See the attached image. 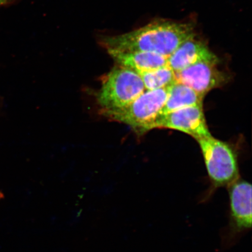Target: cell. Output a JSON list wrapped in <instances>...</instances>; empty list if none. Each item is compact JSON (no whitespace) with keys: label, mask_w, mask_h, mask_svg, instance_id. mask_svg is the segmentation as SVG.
<instances>
[{"label":"cell","mask_w":252,"mask_h":252,"mask_svg":"<svg viewBox=\"0 0 252 252\" xmlns=\"http://www.w3.org/2000/svg\"><path fill=\"white\" fill-rule=\"evenodd\" d=\"M12 1H13V0H0V7L2 5L7 4Z\"/></svg>","instance_id":"obj_12"},{"label":"cell","mask_w":252,"mask_h":252,"mask_svg":"<svg viewBox=\"0 0 252 252\" xmlns=\"http://www.w3.org/2000/svg\"><path fill=\"white\" fill-rule=\"evenodd\" d=\"M167 96L168 88L146 90L126 108L103 115L130 126L135 133L142 135L154 129Z\"/></svg>","instance_id":"obj_4"},{"label":"cell","mask_w":252,"mask_h":252,"mask_svg":"<svg viewBox=\"0 0 252 252\" xmlns=\"http://www.w3.org/2000/svg\"><path fill=\"white\" fill-rule=\"evenodd\" d=\"M193 37L191 24L160 21L121 35L103 36L100 42L108 50L150 52L168 59L183 43Z\"/></svg>","instance_id":"obj_1"},{"label":"cell","mask_w":252,"mask_h":252,"mask_svg":"<svg viewBox=\"0 0 252 252\" xmlns=\"http://www.w3.org/2000/svg\"><path fill=\"white\" fill-rule=\"evenodd\" d=\"M204 97L191 88L176 81L168 87V96L160 115L187 107L203 105Z\"/></svg>","instance_id":"obj_10"},{"label":"cell","mask_w":252,"mask_h":252,"mask_svg":"<svg viewBox=\"0 0 252 252\" xmlns=\"http://www.w3.org/2000/svg\"><path fill=\"white\" fill-rule=\"evenodd\" d=\"M169 128L183 132L198 140L212 135L208 128L203 105L187 107L159 115L154 128Z\"/></svg>","instance_id":"obj_6"},{"label":"cell","mask_w":252,"mask_h":252,"mask_svg":"<svg viewBox=\"0 0 252 252\" xmlns=\"http://www.w3.org/2000/svg\"><path fill=\"white\" fill-rule=\"evenodd\" d=\"M168 65L175 72L198 62L219 63L217 57L204 43L191 38L185 41L167 59Z\"/></svg>","instance_id":"obj_8"},{"label":"cell","mask_w":252,"mask_h":252,"mask_svg":"<svg viewBox=\"0 0 252 252\" xmlns=\"http://www.w3.org/2000/svg\"><path fill=\"white\" fill-rule=\"evenodd\" d=\"M138 74L147 91L168 88L176 82L175 72L168 65Z\"/></svg>","instance_id":"obj_11"},{"label":"cell","mask_w":252,"mask_h":252,"mask_svg":"<svg viewBox=\"0 0 252 252\" xmlns=\"http://www.w3.org/2000/svg\"><path fill=\"white\" fill-rule=\"evenodd\" d=\"M4 194L1 193V192H0V199H1V198H4Z\"/></svg>","instance_id":"obj_13"},{"label":"cell","mask_w":252,"mask_h":252,"mask_svg":"<svg viewBox=\"0 0 252 252\" xmlns=\"http://www.w3.org/2000/svg\"><path fill=\"white\" fill-rule=\"evenodd\" d=\"M145 91L137 72L118 65L107 75L96 99L104 115L126 108Z\"/></svg>","instance_id":"obj_3"},{"label":"cell","mask_w":252,"mask_h":252,"mask_svg":"<svg viewBox=\"0 0 252 252\" xmlns=\"http://www.w3.org/2000/svg\"><path fill=\"white\" fill-rule=\"evenodd\" d=\"M202 153L212 188L201 197L200 203L209 202L214 191L221 187H228L239 179L237 158L228 144L212 135L197 140Z\"/></svg>","instance_id":"obj_2"},{"label":"cell","mask_w":252,"mask_h":252,"mask_svg":"<svg viewBox=\"0 0 252 252\" xmlns=\"http://www.w3.org/2000/svg\"><path fill=\"white\" fill-rule=\"evenodd\" d=\"M228 222L220 231L222 248L234 246L252 228V185L238 180L228 187Z\"/></svg>","instance_id":"obj_5"},{"label":"cell","mask_w":252,"mask_h":252,"mask_svg":"<svg viewBox=\"0 0 252 252\" xmlns=\"http://www.w3.org/2000/svg\"><path fill=\"white\" fill-rule=\"evenodd\" d=\"M119 65L130 69L138 74L155 70L168 65L167 58L156 53L146 52H124L108 50Z\"/></svg>","instance_id":"obj_9"},{"label":"cell","mask_w":252,"mask_h":252,"mask_svg":"<svg viewBox=\"0 0 252 252\" xmlns=\"http://www.w3.org/2000/svg\"><path fill=\"white\" fill-rule=\"evenodd\" d=\"M217 63L198 62L175 72L176 81L185 85L204 97L215 88L224 84L225 75L217 68Z\"/></svg>","instance_id":"obj_7"}]
</instances>
